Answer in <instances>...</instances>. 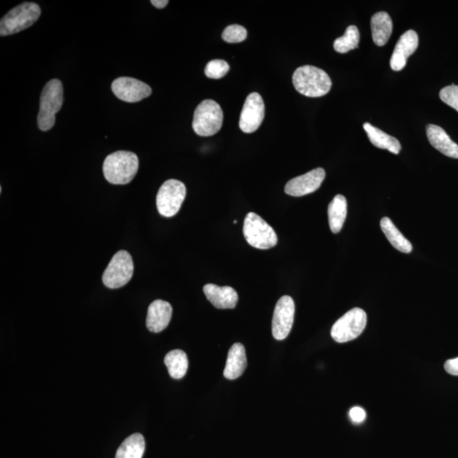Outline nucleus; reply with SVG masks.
<instances>
[{
    "label": "nucleus",
    "instance_id": "f257e3e1",
    "mask_svg": "<svg viewBox=\"0 0 458 458\" xmlns=\"http://www.w3.org/2000/svg\"><path fill=\"white\" fill-rule=\"evenodd\" d=\"M139 166V158L135 153L130 151H117L106 158L103 172L109 183L123 186L135 179Z\"/></svg>",
    "mask_w": 458,
    "mask_h": 458
},
{
    "label": "nucleus",
    "instance_id": "f03ea898",
    "mask_svg": "<svg viewBox=\"0 0 458 458\" xmlns=\"http://www.w3.org/2000/svg\"><path fill=\"white\" fill-rule=\"evenodd\" d=\"M293 84L299 93L306 97H322L330 91L332 81L323 70L316 66H304L295 70Z\"/></svg>",
    "mask_w": 458,
    "mask_h": 458
},
{
    "label": "nucleus",
    "instance_id": "7ed1b4c3",
    "mask_svg": "<svg viewBox=\"0 0 458 458\" xmlns=\"http://www.w3.org/2000/svg\"><path fill=\"white\" fill-rule=\"evenodd\" d=\"M64 102V90L60 80L52 79L43 88L40 96L38 126L40 130H50L55 123V114L61 109Z\"/></svg>",
    "mask_w": 458,
    "mask_h": 458
},
{
    "label": "nucleus",
    "instance_id": "20e7f679",
    "mask_svg": "<svg viewBox=\"0 0 458 458\" xmlns=\"http://www.w3.org/2000/svg\"><path fill=\"white\" fill-rule=\"evenodd\" d=\"M41 14L35 3L26 2L9 11L0 21V35L9 36L32 27Z\"/></svg>",
    "mask_w": 458,
    "mask_h": 458
},
{
    "label": "nucleus",
    "instance_id": "39448f33",
    "mask_svg": "<svg viewBox=\"0 0 458 458\" xmlns=\"http://www.w3.org/2000/svg\"><path fill=\"white\" fill-rule=\"evenodd\" d=\"M243 232L247 243L256 249L268 250L278 243V237L273 228L254 212L247 214Z\"/></svg>",
    "mask_w": 458,
    "mask_h": 458
},
{
    "label": "nucleus",
    "instance_id": "423d86ee",
    "mask_svg": "<svg viewBox=\"0 0 458 458\" xmlns=\"http://www.w3.org/2000/svg\"><path fill=\"white\" fill-rule=\"evenodd\" d=\"M223 121V113L220 106L212 99H206L195 110L193 129L199 136H212L220 131Z\"/></svg>",
    "mask_w": 458,
    "mask_h": 458
},
{
    "label": "nucleus",
    "instance_id": "0eeeda50",
    "mask_svg": "<svg viewBox=\"0 0 458 458\" xmlns=\"http://www.w3.org/2000/svg\"><path fill=\"white\" fill-rule=\"evenodd\" d=\"M134 269L131 255L126 250L118 251L103 273V283L109 289H119L130 281Z\"/></svg>",
    "mask_w": 458,
    "mask_h": 458
},
{
    "label": "nucleus",
    "instance_id": "6e6552de",
    "mask_svg": "<svg viewBox=\"0 0 458 458\" xmlns=\"http://www.w3.org/2000/svg\"><path fill=\"white\" fill-rule=\"evenodd\" d=\"M367 314L361 308H353L342 316L331 330L332 338L338 343L357 339L367 326Z\"/></svg>",
    "mask_w": 458,
    "mask_h": 458
},
{
    "label": "nucleus",
    "instance_id": "1a4fd4ad",
    "mask_svg": "<svg viewBox=\"0 0 458 458\" xmlns=\"http://www.w3.org/2000/svg\"><path fill=\"white\" fill-rule=\"evenodd\" d=\"M186 187L176 179H169L158 191L157 206L159 213L166 217L175 216L186 197Z\"/></svg>",
    "mask_w": 458,
    "mask_h": 458
},
{
    "label": "nucleus",
    "instance_id": "9d476101",
    "mask_svg": "<svg viewBox=\"0 0 458 458\" xmlns=\"http://www.w3.org/2000/svg\"><path fill=\"white\" fill-rule=\"evenodd\" d=\"M295 306L293 299L284 295L277 302L273 313L272 331L273 337L283 341L290 335L295 319Z\"/></svg>",
    "mask_w": 458,
    "mask_h": 458
},
{
    "label": "nucleus",
    "instance_id": "9b49d317",
    "mask_svg": "<svg viewBox=\"0 0 458 458\" xmlns=\"http://www.w3.org/2000/svg\"><path fill=\"white\" fill-rule=\"evenodd\" d=\"M112 90L118 99L129 103L141 101L152 93L149 85L128 77H118L114 80Z\"/></svg>",
    "mask_w": 458,
    "mask_h": 458
},
{
    "label": "nucleus",
    "instance_id": "f8f14e48",
    "mask_svg": "<svg viewBox=\"0 0 458 458\" xmlns=\"http://www.w3.org/2000/svg\"><path fill=\"white\" fill-rule=\"evenodd\" d=\"M265 116V106L261 96L257 93L247 97L240 114L239 128L246 134H251L259 128Z\"/></svg>",
    "mask_w": 458,
    "mask_h": 458
},
{
    "label": "nucleus",
    "instance_id": "ddd939ff",
    "mask_svg": "<svg viewBox=\"0 0 458 458\" xmlns=\"http://www.w3.org/2000/svg\"><path fill=\"white\" fill-rule=\"evenodd\" d=\"M326 173L323 168H316L304 175L295 177L287 183L284 191L287 195L294 197L304 195L317 191L323 183Z\"/></svg>",
    "mask_w": 458,
    "mask_h": 458
},
{
    "label": "nucleus",
    "instance_id": "4468645a",
    "mask_svg": "<svg viewBox=\"0 0 458 458\" xmlns=\"http://www.w3.org/2000/svg\"><path fill=\"white\" fill-rule=\"evenodd\" d=\"M419 46V36L413 30L406 32L398 40L390 59V68L395 72H400L408 62L410 55L415 52Z\"/></svg>",
    "mask_w": 458,
    "mask_h": 458
},
{
    "label": "nucleus",
    "instance_id": "2eb2a0df",
    "mask_svg": "<svg viewBox=\"0 0 458 458\" xmlns=\"http://www.w3.org/2000/svg\"><path fill=\"white\" fill-rule=\"evenodd\" d=\"M172 315V308L168 302L157 300L148 308L146 326L153 333H160L168 326Z\"/></svg>",
    "mask_w": 458,
    "mask_h": 458
},
{
    "label": "nucleus",
    "instance_id": "dca6fc26",
    "mask_svg": "<svg viewBox=\"0 0 458 458\" xmlns=\"http://www.w3.org/2000/svg\"><path fill=\"white\" fill-rule=\"evenodd\" d=\"M203 290L208 300L217 309H234L237 306L238 294L232 287L208 283Z\"/></svg>",
    "mask_w": 458,
    "mask_h": 458
},
{
    "label": "nucleus",
    "instance_id": "f3484780",
    "mask_svg": "<svg viewBox=\"0 0 458 458\" xmlns=\"http://www.w3.org/2000/svg\"><path fill=\"white\" fill-rule=\"evenodd\" d=\"M427 137L430 145L445 156L458 159V145L452 141L444 129L430 124L426 128Z\"/></svg>",
    "mask_w": 458,
    "mask_h": 458
},
{
    "label": "nucleus",
    "instance_id": "a211bd4d",
    "mask_svg": "<svg viewBox=\"0 0 458 458\" xmlns=\"http://www.w3.org/2000/svg\"><path fill=\"white\" fill-rule=\"evenodd\" d=\"M247 367V359L245 347L240 343L232 345L229 350L226 366L223 375L228 379L239 378Z\"/></svg>",
    "mask_w": 458,
    "mask_h": 458
},
{
    "label": "nucleus",
    "instance_id": "6ab92c4d",
    "mask_svg": "<svg viewBox=\"0 0 458 458\" xmlns=\"http://www.w3.org/2000/svg\"><path fill=\"white\" fill-rule=\"evenodd\" d=\"M372 37L376 46H386L393 31V22L389 14L381 11L372 17Z\"/></svg>",
    "mask_w": 458,
    "mask_h": 458
},
{
    "label": "nucleus",
    "instance_id": "aec40b11",
    "mask_svg": "<svg viewBox=\"0 0 458 458\" xmlns=\"http://www.w3.org/2000/svg\"><path fill=\"white\" fill-rule=\"evenodd\" d=\"M364 128L367 132L370 142L377 148L389 150L390 152L398 155L401 150L400 142L394 137L387 135L386 132L380 130L375 126L366 123L364 124Z\"/></svg>",
    "mask_w": 458,
    "mask_h": 458
},
{
    "label": "nucleus",
    "instance_id": "412c9836",
    "mask_svg": "<svg viewBox=\"0 0 458 458\" xmlns=\"http://www.w3.org/2000/svg\"><path fill=\"white\" fill-rule=\"evenodd\" d=\"M328 223L332 232H341L347 215V201L345 197L337 195L330 202L328 209Z\"/></svg>",
    "mask_w": 458,
    "mask_h": 458
},
{
    "label": "nucleus",
    "instance_id": "4be33fe9",
    "mask_svg": "<svg viewBox=\"0 0 458 458\" xmlns=\"http://www.w3.org/2000/svg\"><path fill=\"white\" fill-rule=\"evenodd\" d=\"M380 227H381L384 234H385L386 237L389 240L394 248L401 251L402 253L409 254L412 252V243L399 231L396 225L393 223V221L389 217H383L381 221H380Z\"/></svg>",
    "mask_w": 458,
    "mask_h": 458
},
{
    "label": "nucleus",
    "instance_id": "5701e85b",
    "mask_svg": "<svg viewBox=\"0 0 458 458\" xmlns=\"http://www.w3.org/2000/svg\"><path fill=\"white\" fill-rule=\"evenodd\" d=\"M146 450V441L141 434L130 435L117 449L116 458H142Z\"/></svg>",
    "mask_w": 458,
    "mask_h": 458
},
{
    "label": "nucleus",
    "instance_id": "b1692460",
    "mask_svg": "<svg viewBox=\"0 0 458 458\" xmlns=\"http://www.w3.org/2000/svg\"><path fill=\"white\" fill-rule=\"evenodd\" d=\"M164 361L172 379H180L186 376L188 361L186 353L183 350H172L165 357Z\"/></svg>",
    "mask_w": 458,
    "mask_h": 458
},
{
    "label": "nucleus",
    "instance_id": "393cba45",
    "mask_svg": "<svg viewBox=\"0 0 458 458\" xmlns=\"http://www.w3.org/2000/svg\"><path fill=\"white\" fill-rule=\"evenodd\" d=\"M360 42V32L356 26L347 28L345 34L335 40L334 48L336 52L346 54L357 49Z\"/></svg>",
    "mask_w": 458,
    "mask_h": 458
},
{
    "label": "nucleus",
    "instance_id": "a878e982",
    "mask_svg": "<svg viewBox=\"0 0 458 458\" xmlns=\"http://www.w3.org/2000/svg\"><path fill=\"white\" fill-rule=\"evenodd\" d=\"M229 69L228 63L223 60H213L206 66V76L212 79H220L227 75Z\"/></svg>",
    "mask_w": 458,
    "mask_h": 458
},
{
    "label": "nucleus",
    "instance_id": "bb28decb",
    "mask_svg": "<svg viewBox=\"0 0 458 458\" xmlns=\"http://www.w3.org/2000/svg\"><path fill=\"white\" fill-rule=\"evenodd\" d=\"M221 37L225 42L229 43H241L247 38V31L242 26L231 25L225 28Z\"/></svg>",
    "mask_w": 458,
    "mask_h": 458
},
{
    "label": "nucleus",
    "instance_id": "cd10ccee",
    "mask_svg": "<svg viewBox=\"0 0 458 458\" xmlns=\"http://www.w3.org/2000/svg\"><path fill=\"white\" fill-rule=\"evenodd\" d=\"M439 98L458 112V86L457 85L452 84L450 86L442 88L439 92Z\"/></svg>",
    "mask_w": 458,
    "mask_h": 458
},
{
    "label": "nucleus",
    "instance_id": "c85d7f7f",
    "mask_svg": "<svg viewBox=\"0 0 458 458\" xmlns=\"http://www.w3.org/2000/svg\"><path fill=\"white\" fill-rule=\"evenodd\" d=\"M349 416L353 423L358 424L364 422L367 415H366L364 408H360V406H355V408L350 410Z\"/></svg>",
    "mask_w": 458,
    "mask_h": 458
},
{
    "label": "nucleus",
    "instance_id": "c756f323",
    "mask_svg": "<svg viewBox=\"0 0 458 458\" xmlns=\"http://www.w3.org/2000/svg\"><path fill=\"white\" fill-rule=\"evenodd\" d=\"M445 370L450 375L458 376V357L446 361Z\"/></svg>",
    "mask_w": 458,
    "mask_h": 458
},
{
    "label": "nucleus",
    "instance_id": "7c9ffc66",
    "mask_svg": "<svg viewBox=\"0 0 458 458\" xmlns=\"http://www.w3.org/2000/svg\"><path fill=\"white\" fill-rule=\"evenodd\" d=\"M168 3V0H152V1H151V3H152L155 7H157V9L165 8Z\"/></svg>",
    "mask_w": 458,
    "mask_h": 458
},
{
    "label": "nucleus",
    "instance_id": "2f4dec72",
    "mask_svg": "<svg viewBox=\"0 0 458 458\" xmlns=\"http://www.w3.org/2000/svg\"><path fill=\"white\" fill-rule=\"evenodd\" d=\"M234 223H235V224H237V223H238V221H234Z\"/></svg>",
    "mask_w": 458,
    "mask_h": 458
}]
</instances>
